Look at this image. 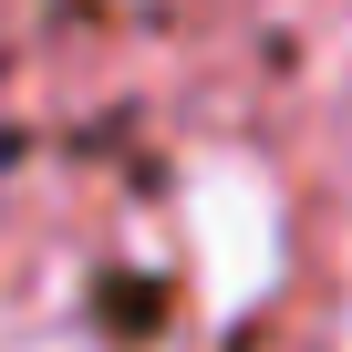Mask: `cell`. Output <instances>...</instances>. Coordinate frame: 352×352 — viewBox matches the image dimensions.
I'll return each instance as SVG.
<instances>
[{
	"mask_svg": "<svg viewBox=\"0 0 352 352\" xmlns=\"http://www.w3.org/2000/svg\"><path fill=\"white\" fill-rule=\"evenodd\" d=\"M176 228H187V270H197V300L218 321L259 311L280 290V259H290V218H280V187L259 155H197L187 187H176Z\"/></svg>",
	"mask_w": 352,
	"mask_h": 352,
	"instance_id": "cell-1",
	"label": "cell"
},
{
	"mask_svg": "<svg viewBox=\"0 0 352 352\" xmlns=\"http://www.w3.org/2000/svg\"><path fill=\"white\" fill-rule=\"evenodd\" d=\"M11 352H94L83 331H42V342H11Z\"/></svg>",
	"mask_w": 352,
	"mask_h": 352,
	"instance_id": "cell-2",
	"label": "cell"
}]
</instances>
